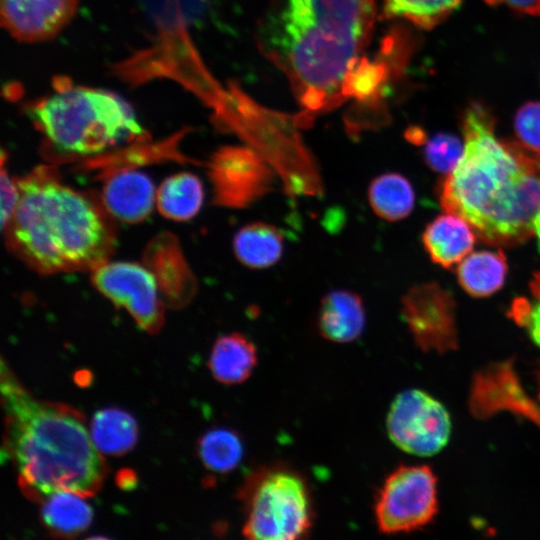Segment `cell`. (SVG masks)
<instances>
[{"label": "cell", "instance_id": "cell-5", "mask_svg": "<svg viewBox=\"0 0 540 540\" xmlns=\"http://www.w3.org/2000/svg\"><path fill=\"white\" fill-rule=\"evenodd\" d=\"M27 115L48 147L65 156H94L144 134L124 100L94 87L61 85Z\"/></svg>", "mask_w": 540, "mask_h": 540}, {"label": "cell", "instance_id": "cell-19", "mask_svg": "<svg viewBox=\"0 0 540 540\" xmlns=\"http://www.w3.org/2000/svg\"><path fill=\"white\" fill-rule=\"evenodd\" d=\"M508 265L503 251H477L468 254L457 267L461 287L473 297H486L504 284Z\"/></svg>", "mask_w": 540, "mask_h": 540}, {"label": "cell", "instance_id": "cell-13", "mask_svg": "<svg viewBox=\"0 0 540 540\" xmlns=\"http://www.w3.org/2000/svg\"><path fill=\"white\" fill-rule=\"evenodd\" d=\"M102 204L108 214L125 223L145 220L156 203V191L144 173L122 168L106 174Z\"/></svg>", "mask_w": 540, "mask_h": 540}, {"label": "cell", "instance_id": "cell-12", "mask_svg": "<svg viewBox=\"0 0 540 540\" xmlns=\"http://www.w3.org/2000/svg\"><path fill=\"white\" fill-rule=\"evenodd\" d=\"M79 0H0L2 27L24 43L48 41L73 19Z\"/></svg>", "mask_w": 540, "mask_h": 540}, {"label": "cell", "instance_id": "cell-30", "mask_svg": "<svg viewBox=\"0 0 540 540\" xmlns=\"http://www.w3.org/2000/svg\"><path fill=\"white\" fill-rule=\"evenodd\" d=\"M489 6L504 5L519 14L540 17V0H483Z\"/></svg>", "mask_w": 540, "mask_h": 540}, {"label": "cell", "instance_id": "cell-25", "mask_svg": "<svg viewBox=\"0 0 540 540\" xmlns=\"http://www.w3.org/2000/svg\"><path fill=\"white\" fill-rule=\"evenodd\" d=\"M143 10L162 26L186 25L200 17L207 0H139Z\"/></svg>", "mask_w": 540, "mask_h": 540}, {"label": "cell", "instance_id": "cell-10", "mask_svg": "<svg viewBox=\"0 0 540 540\" xmlns=\"http://www.w3.org/2000/svg\"><path fill=\"white\" fill-rule=\"evenodd\" d=\"M96 289L124 308L145 331L156 333L164 321L163 302L156 276L134 262L105 261L92 270Z\"/></svg>", "mask_w": 540, "mask_h": 540}, {"label": "cell", "instance_id": "cell-8", "mask_svg": "<svg viewBox=\"0 0 540 540\" xmlns=\"http://www.w3.org/2000/svg\"><path fill=\"white\" fill-rule=\"evenodd\" d=\"M213 203L229 209H246L271 193L278 178L272 166L247 145L217 149L208 163Z\"/></svg>", "mask_w": 540, "mask_h": 540}, {"label": "cell", "instance_id": "cell-31", "mask_svg": "<svg viewBox=\"0 0 540 540\" xmlns=\"http://www.w3.org/2000/svg\"><path fill=\"white\" fill-rule=\"evenodd\" d=\"M534 234H536L540 244V210L534 219Z\"/></svg>", "mask_w": 540, "mask_h": 540}, {"label": "cell", "instance_id": "cell-26", "mask_svg": "<svg viewBox=\"0 0 540 540\" xmlns=\"http://www.w3.org/2000/svg\"><path fill=\"white\" fill-rule=\"evenodd\" d=\"M425 163L435 172L449 174L460 160L464 142L450 133H437L423 143Z\"/></svg>", "mask_w": 540, "mask_h": 540}, {"label": "cell", "instance_id": "cell-28", "mask_svg": "<svg viewBox=\"0 0 540 540\" xmlns=\"http://www.w3.org/2000/svg\"><path fill=\"white\" fill-rule=\"evenodd\" d=\"M5 155L1 156V227L12 218L20 198L17 180L13 179L5 168Z\"/></svg>", "mask_w": 540, "mask_h": 540}, {"label": "cell", "instance_id": "cell-14", "mask_svg": "<svg viewBox=\"0 0 540 540\" xmlns=\"http://www.w3.org/2000/svg\"><path fill=\"white\" fill-rule=\"evenodd\" d=\"M365 323V306L358 293L334 289L322 297L317 327L324 339L335 343L353 342L363 333Z\"/></svg>", "mask_w": 540, "mask_h": 540}, {"label": "cell", "instance_id": "cell-27", "mask_svg": "<svg viewBox=\"0 0 540 540\" xmlns=\"http://www.w3.org/2000/svg\"><path fill=\"white\" fill-rule=\"evenodd\" d=\"M514 130L520 143L540 151V101H528L517 110Z\"/></svg>", "mask_w": 540, "mask_h": 540}, {"label": "cell", "instance_id": "cell-1", "mask_svg": "<svg viewBox=\"0 0 540 540\" xmlns=\"http://www.w3.org/2000/svg\"><path fill=\"white\" fill-rule=\"evenodd\" d=\"M376 15L374 0H268L256 45L287 78L302 129L349 100Z\"/></svg>", "mask_w": 540, "mask_h": 540}, {"label": "cell", "instance_id": "cell-11", "mask_svg": "<svg viewBox=\"0 0 540 540\" xmlns=\"http://www.w3.org/2000/svg\"><path fill=\"white\" fill-rule=\"evenodd\" d=\"M401 304L402 316L423 349L455 346V302L447 290L437 283L415 285Z\"/></svg>", "mask_w": 540, "mask_h": 540}, {"label": "cell", "instance_id": "cell-17", "mask_svg": "<svg viewBox=\"0 0 540 540\" xmlns=\"http://www.w3.org/2000/svg\"><path fill=\"white\" fill-rule=\"evenodd\" d=\"M233 252L237 260L250 269L274 266L284 252V237L274 225L255 221L242 226L234 235Z\"/></svg>", "mask_w": 540, "mask_h": 540}, {"label": "cell", "instance_id": "cell-15", "mask_svg": "<svg viewBox=\"0 0 540 540\" xmlns=\"http://www.w3.org/2000/svg\"><path fill=\"white\" fill-rule=\"evenodd\" d=\"M476 236L467 221L447 212L426 226L422 241L431 260L444 268H449L470 254Z\"/></svg>", "mask_w": 540, "mask_h": 540}, {"label": "cell", "instance_id": "cell-24", "mask_svg": "<svg viewBox=\"0 0 540 540\" xmlns=\"http://www.w3.org/2000/svg\"><path fill=\"white\" fill-rule=\"evenodd\" d=\"M198 452L208 470L223 474L239 465L243 457V444L233 430L214 428L202 435Z\"/></svg>", "mask_w": 540, "mask_h": 540}, {"label": "cell", "instance_id": "cell-16", "mask_svg": "<svg viewBox=\"0 0 540 540\" xmlns=\"http://www.w3.org/2000/svg\"><path fill=\"white\" fill-rule=\"evenodd\" d=\"M257 349L245 335L232 332L220 336L214 343L209 369L213 377L226 385L246 381L257 364Z\"/></svg>", "mask_w": 540, "mask_h": 540}, {"label": "cell", "instance_id": "cell-21", "mask_svg": "<svg viewBox=\"0 0 540 540\" xmlns=\"http://www.w3.org/2000/svg\"><path fill=\"white\" fill-rule=\"evenodd\" d=\"M204 189L200 179L189 172H181L166 178L156 191L158 211L167 219L187 221L200 210Z\"/></svg>", "mask_w": 540, "mask_h": 540}, {"label": "cell", "instance_id": "cell-29", "mask_svg": "<svg viewBox=\"0 0 540 540\" xmlns=\"http://www.w3.org/2000/svg\"><path fill=\"white\" fill-rule=\"evenodd\" d=\"M534 304L522 299L515 310L514 318L521 324H525L530 338L540 347V299Z\"/></svg>", "mask_w": 540, "mask_h": 540}, {"label": "cell", "instance_id": "cell-6", "mask_svg": "<svg viewBox=\"0 0 540 540\" xmlns=\"http://www.w3.org/2000/svg\"><path fill=\"white\" fill-rule=\"evenodd\" d=\"M245 520L243 535L254 540L305 538L313 523V507L307 482L283 465L259 468L239 491Z\"/></svg>", "mask_w": 540, "mask_h": 540}, {"label": "cell", "instance_id": "cell-3", "mask_svg": "<svg viewBox=\"0 0 540 540\" xmlns=\"http://www.w3.org/2000/svg\"><path fill=\"white\" fill-rule=\"evenodd\" d=\"M5 413L4 447L18 474L22 492L42 502L56 491L83 497L102 487L107 467L82 414L66 404L36 399L1 364Z\"/></svg>", "mask_w": 540, "mask_h": 540}, {"label": "cell", "instance_id": "cell-9", "mask_svg": "<svg viewBox=\"0 0 540 540\" xmlns=\"http://www.w3.org/2000/svg\"><path fill=\"white\" fill-rule=\"evenodd\" d=\"M386 429L402 451L421 457L439 453L451 435V418L442 403L419 389L398 394L388 411Z\"/></svg>", "mask_w": 540, "mask_h": 540}, {"label": "cell", "instance_id": "cell-22", "mask_svg": "<svg viewBox=\"0 0 540 540\" xmlns=\"http://www.w3.org/2000/svg\"><path fill=\"white\" fill-rule=\"evenodd\" d=\"M90 435L96 448L108 455H122L133 448L138 428L126 411L111 407L97 411L90 423Z\"/></svg>", "mask_w": 540, "mask_h": 540}, {"label": "cell", "instance_id": "cell-2", "mask_svg": "<svg viewBox=\"0 0 540 540\" xmlns=\"http://www.w3.org/2000/svg\"><path fill=\"white\" fill-rule=\"evenodd\" d=\"M461 125L464 150L441 183V206L488 244H522L540 210V151L498 138L495 116L478 101L464 109Z\"/></svg>", "mask_w": 540, "mask_h": 540}, {"label": "cell", "instance_id": "cell-7", "mask_svg": "<svg viewBox=\"0 0 540 540\" xmlns=\"http://www.w3.org/2000/svg\"><path fill=\"white\" fill-rule=\"evenodd\" d=\"M437 479L426 465L399 466L384 481L374 505L380 532H411L432 521L438 510Z\"/></svg>", "mask_w": 540, "mask_h": 540}, {"label": "cell", "instance_id": "cell-20", "mask_svg": "<svg viewBox=\"0 0 540 540\" xmlns=\"http://www.w3.org/2000/svg\"><path fill=\"white\" fill-rule=\"evenodd\" d=\"M368 202L380 219L396 222L405 219L413 211L415 193L405 176L388 172L371 180L368 186Z\"/></svg>", "mask_w": 540, "mask_h": 540}, {"label": "cell", "instance_id": "cell-18", "mask_svg": "<svg viewBox=\"0 0 540 540\" xmlns=\"http://www.w3.org/2000/svg\"><path fill=\"white\" fill-rule=\"evenodd\" d=\"M85 497L66 490L56 491L42 502L41 521L58 537H73L85 531L92 520L91 506Z\"/></svg>", "mask_w": 540, "mask_h": 540}, {"label": "cell", "instance_id": "cell-4", "mask_svg": "<svg viewBox=\"0 0 540 540\" xmlns=\"http://www.w3.org/2000/svg\"><path fill=\"white\" fill-rule=\"evenodd\" d=\"M17 182L19 202L2 230L26 264L52 274L93 270L108 260L115 234L105 209L64 185L52 167L40 166Z\"/></svg>", "mask_w": 540, "mask_h": 540}, {"label": "cell", "instance_id": "cell-23", "mask_svg": "<svg viewBox=\"0 0 540 540\" xmlns=\"http://www.w3.org/2000/svg\"><path fill=\"white\" fill-rule=\"evenodd\" d=\"M463 0H382L386 19L405 20L417 28L430 30L444 22Z\"/></svg>", "mask_w": 540, "mask_h": 540}]
</instances>
